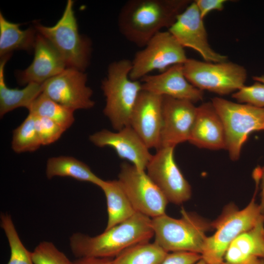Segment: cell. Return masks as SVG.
<instances>
[{"label": "cell", "mask_w": 264, "mask_h": 264, "mask_svg": "<svg viewBox=\"0 0 264 264\" xmlns=\"http://www.w3.org/2000/svg\"><path fill=\"white\" fill-rule=\"evenodd\" d=\"M34 264H73L66 256L48 242H40L31 252Z\"/></svg>", "instance_id": "obj_29"}, {"label": "cell", "mask_w": 264, "mask_h": 264, "mask_svg": "<svg viewBox=\"0 0 264 264\" xmlns=\"http://www.w3.org/2000/svg\"><path fill=\"white\" fill-rule=\"evenodd\" d=\"M117 180L136 212L151 219L165 214L169 201L145 171L123 162Z\"/></svg>", "instance_id": "obj_10"}, {"label": "cell", "mask_w": 264, "mask_h": 264, "mask_svg": "<svg viewBox=\"0 0 264 264\" xmlns=\"http://www.w3.org/2000/svg\"><path fill=\"white\" fill-rule=\"evenodd\" d=\"M188 141L198 148L225 149L223 125L212 102L203 103L197 108Z\"/></svg>", "instance_id": "obj_19"}, {"label": "cell", "mask_w": 264, "mask_h": 264, "mask_svg": "<svg viewBox=\"0 0 264 264\" xmlns=\"http://www.w3.org/2000/svg\"><path fill=\"white\" fill-rule=\"evenodd\" d=\"M224 261L230 264H264V222L236 238L229 246Z\"/></svg>", "instance_id": "obj_20"}, {"label": "cell", "mask_w": 264, "mask_h": 264, "mask_svg": "<svg viewBox=\"0 0 264 264\" xmlns=\"http://www.w3.org/2000/svg\"><path fill=\"white\" fill-rule=\"evenodd\" d=\"M154 236L152 219L136 212L129 219L95 237L76 233L70 238L73 254L82 257L115 258L134 245Z\"/></svg>", "instance_id": "obj_2"}, {"label": "cell", "mask_w": 264, "mask_h": 264, "mask_svg": "<svg viewBox=\"0 0 264 264\" xmlns=\"http://www.w3.org/2000/svg\"><path fill=\"white\" fill-rule=\"evenodd\" d=\"M195 264H208L201 258L200 260H199L198 262H197Z\"/></svg>", "instance_id": "obj_37"}, {"label": "cell", "mask_w": 264, "mask_h": 264, "mask_svg": "<svg viewBox=\"0 0 264 264\" xmlns=\"http://www.w3.org/2000/svg\"><path fill=\"white\" fill-rule=\"evenodd\" d=\"M99 187L107 201L108 221L105 230L127 220L136 213L118 180H103Z\"/></svg>", "instance_id": "obj_22"}, {"label": "cell", "mask_w": 264, "mask_h": 264, "mask_svg": "<svg viewBox=\"0 0 264 264\" xmlns=\"http://www.w3.org/2000/svg\"><path fill=\"white\" fill-rule=\"evenodd\" d=\"M34 50L32 63L26 69L18 73V81L21 84L30 83L42 84L67 67L55 47L38 32Z\"/></svg>", "instance_id": "obj_18"}, {"label": "cell", "mask_w": 264, "mask_h": 264, "mask_svg": "<svg viewBox=\"0 0 264 264\" xmlns=\"http://www.w3.org/2000/svg\"><path fill=\"white\" fill-rule=\"evenodd\" d=\"M179 219L166 214L152 219L154 242L167 252H189L201 255L207 238L212 228L211 222L184 208Z\"/></svg>", "instance_id": "obj_5"}, {"label": "cell", "mask_w": 264, "mask_h": 264, "mask_svg": "<svg viewBox=\"0 0 264 264\" xmlns=\"http://www.w3.org/2000/svg\"><path fill=\"white\" fill-rule=\"evenodd\" d=\"M168 31L181 46L196 51L205 62L227 61V56L215 51L211 47L203 19L195 1H192L178 15Z\"/></svg>", "instance_id": "obj_13"}, {"label": "cell", "mask_w": 264, "mask_h": 264, "mask_svg": "<svg viewBox=\"0 0 264 264\" xmlns=\"http://www.w3.org/2000/svg\"><path fill=\"white\" fill-rule=\"evenodd\" d=\"M232 96L239 103L264 108V84L256 82L252 85L244 86L233 93Z\"/></svg>", "instance_id": "obj_31"}, {"label": "cell", "mask_w": 264, "mask_h": 264, "mask_svg": "<svg viewBox=\"0 0 264 264\" xmlns=\"http://www.w3.org/2000/svg\"><path fill=\"white\" fill-rule=\"evenodd\" d=\"M38 32L36 29L20 28V24L7 20L0 13V56L10 55L16 50L30 51L34 49Z\"/></svg>", "instance_id": "obj_23"}, {"label": "cell", "mask_w": 264, "mask_h": 264, "mask_svg": "<svg viewBox=\"0 0 264 264\" xmlns=\"http://www.w3.org/2000/svg\"><path fill=\"white\" fill-rule=\"evenodd\" d=\"M84 71L66 67L63 71L42 84V93L57 103L75 111L92 108L93 91L87 86Z\"/></svg>", "instance_id": "obj_12"}, {"label": "cell", "mask_w": 264, "mask_h": 264, "mask_svg": "<svg viewBox=\"0 0 264 264\" xmlns=\"http://www.w3.org/2000/svg\"><path fill=\"white\" fill-rule=\"evenodd\" d=\"M168 252L155 242L131 246L113 258L112 264H160Z\"/></svg>", "instance_id": "obj_25"}, {"label": "cell", "mask_w": 264, "mask_h": 264, "mask_svg": "<svg viewBox=\"0 0 264 264\" xmlns=\"http://www.w3.org/2000/svg\"><path fill=\"white\" fill-rule=\"evenodd\" d=\"M0 226L7 238L10 249V259L7 264H34L31 252L21 242L10 215L1 214Z\"/></svg>", "instance_id": "obj_28"}, {"label": "cell", "mask_w": 264, "mask_h": 264, "mask_svg": "<svg viewBox=\"0 0 264 264\" xmlns=\"http://www.w3.org/2000/svg\"><path fill=\"white\" fill-rule=\"evenodd\" d=\"M261 171L262 172H264V166L263 168L261 169Z\"/></svg>", "instance_id": "obj_39"}, {"label": "cell", "mask_w": 264, "mask_h": 264, "mask_svg": "<svg viewBox=\"0 0 264 264\" xmlns=\"http://www.w3.org/2000/svg\"><path fill=\"white\" fill-rule=\"evenodd\" d=\"M11 55L1 58L0 63V116L20 107L28 109L42 93V84L30 83L22 89L8 88L5 82L4 66Z\"/></svg>", "instance_id": "obj_21"}, {"label": "cell", "mask_w": 264, "mask_h": 264, "mask_svg": "<svg viewBox=\"0 0 264 264\" xmlns=\"http://www.w3.org/2000/svg\"><path fill=\"white\" fill-rule=\"evenodd\" d=\"M202 19L213 10L222 11L226 0H196L194 1Z\"/></svg>", "instance_id": "obj_33"}, {"label": "cell", "mask_w": 264, "mask_h": 264, "mask_svg": "<svg viewBox=\"0 0 264 264\" xmlns=\"http://www.w3.org/2000/svg\"><path fill=\"white\" fill-rule=\"evenodd\" d=\"M261 179V188L262 190V192H261L262 202L261 203V204L262 206V207L264 208V172H262Z\"/></svg>", "instance_id": "obj_35"}, {"label": "cell", "mask_w": 264, "mask_h": 264, "mask_svg": "<svg viewBox=\"0 0 264 264\" xmlns=\"http://www.w3.org/2000/svg\"><path fill=\"white\" fill-rule=\"evenodd\" d=\"M201 259L198 253L189 252H169L160 264H195Z\"/></svg>", "instance_id": "obj_32"}, {"label": "cell", "mask_w": 264, "mask_h": 264, "mask_svg": "<svg viewBox=\"0 0 264 264\" xmlns=\"http://www.w3.org/2000/svg\"><path fill=\"white\" fill-rule=\"evenodd\" d=\"M256 193L244 208L239 210L230 204L211 222L215 233L207 237L201 253V258L208 264H221L229 246L236 238L264 222V209L255 202Z\"/></svg>", "instance_id": "obj_3"}, {"label": "cell", "mask_w": 264, "mask_h": 264, "mask_svg": "<svg viewBox=\"0 0 264 264\" xmlns=\"http://www.w3.org/2000/svg\"><path fill=\"white\" fill-rule=\"evenodd\" d=\"M183 67L186 78L192 85L220 95L240 89L247 77L244 67L231 62L212 63L188 58Z\"/></svg>", "instance_id": "obj_8"}, {"label": "cell", "mask_w": 264, "mask_h": 264, "mask_svg": "<svg viewBox=\"0 0 264 264\" xmlns=\"http://www.w3.org/2000/svg\"><path fill=\"white\" fill-rule=\"evenodd\" d=\"M163 96L142 90L130 120V126L149 149L160 148Z\"/></svg>", "instance_id": "obj_16"}, {"label": "cell", "mask_w": 264, "mask_h": 264, "mask_svg": "<svg viewBox=\"0 0 264 264\" xmlns=\"http://www.w3.org/2000/svg\"><path fill=\"white\" fill-rule=\"evenodd\" d=\"M42 146L35 127V116L29 113L13 131L12 148L17 153L34 152Z\"/></svg>", "instance_id": "obj_27"}, {"label": "cell", "mask_w": 264, "mask_h": 264, "mask_svg": "<svg viewBox=\"0 0 264 264\" xmlns=\"http://www.w3.org/2000/svg\"><path fill=\"white\" fill-rule=\"evenodd\" d=\"M197 108L190 101L163 96L160 148H175L189 140Z\"/></svg>", "instance_id": "obj_14"}, {"label": "cell", "mask_w": 264, "mask_h": 264, "mask_svg": "<svg viewBox=\"0 0 264 264\" xmlns=\"http://www.w3.org/2000/svg\"><path fill=\"white\" fill-rule=\"evenodd\" d=\"M221 264H229V263L224 261Z\"/></svg>", "instance_id": "obj_38"}, {"label": "cell", "mask_w": 264, "mask_h": 264, "mask_svg": "<svg viewBox=\"0 0 264 264\" xmlns=\"http://www.w3.org/2000/svg\"><path fill=\"white\" fill-rule=\"evenodd\" d=\"M34 116L36 129L42 145L55 142L66 131L59 124L48 118Z\"/></svg>", "instance_id": "obj_30"}, {"label": "cell", "mask_w": 264, "mask_h": 264, "mask_svg": "<svg viewBox=\"0 0 264 264\" xmlns=\"http://www.w3.org/2000/svg\"><path fill=\"white\" fill-rule=\"evenodd\" d=\"M89 139L98 147L112 148L120 158L129 161L140 170L145 171L153 156L131 126L115 132L104 129L90 135Z\"/></svg>", "instance_id": "obj_15"}, {"label": "cell", "mask_w": 264, "mask_h": 264, "mask_svg": "<svg viewBox=\"0 0 264 264\" xmlns=\"http://www.w3.org/2000/svg\"><path fill=\"white\" fill-rule=\"evenodd\" d=\"M29 113L48 118L62 126L66 130L74 121V110L52 100L42 93L28 109Z\"/></svg>", "instance_id": "obj_26"}, {"label": "cell", "mask_w": 264, "mask_h": 264, "mask_svg": "<svg viewBox=\"0 0 264 264\" xmlns=\"http://www.w3.org/2000/svg\"><path fill=\"white\" fill-rule=\"evenodd\" d=\"M46 175L48 179L56 176L70 177L79 181L90 182L98 187L103 180L86 163L68 156L49 158L46 163Z\"/></svg>", "instance_id": "obj_24"}, {"label": "cell", "mask_w": 264, "mask_h": 264, "mask_svg": "<svg viewBox=\"0 0 264 264\" xmlns=\"http://www.w3.org/2000/svg\"><path fill=\"white\" fill-rule=\"evenodd\" d=\"M112 258L97 257H82L73 262V264H112Z\"/></svg>", "instance_id": "obj_34"}, {"label": "cell", "mask_w": 264, "mask_h": 264, "mask_svg": "<svg viewBox=\"0 0 264 264\" xmlns=\"http://www.w3.org/2000/svg\"><path fill=\"white\" fill-rule=\"evenodd\" d=\"M252 78L256 82H259L264 84V75L253 76Z\"/></svg>", "instance_id": "obj_36"}, {"label": "cell", "mask_w": 264, "mask_h": 264, "mask_svg": "<svg viewBox=\"0 0 264 264\" xmlns=\"http://www.w3.org/2000/svg\"><path fill=\"white\" fill-rule=\"evenodd\" d=\"M211 102L223 125L225 149L231 160H237L249 134L264 130V108L220 97H214Z\"/></svg>", "instance_id": "obj_7"}, {"label": "cell", "mask_w": 264, "mask_h": 264, "mask_svg": "<svg viewBox=\"0 0 264 264\" xmlns=\"http://www.w3.org/2000/svg\"><path fill=\"white\" fill-rule=\"evenodd\" d=\"M192 2L190 0H128L119 13V31L131 43L144 47L162 29H169Z\"/></svg>", "instance_id": "obj_1"}, {"label": "cell", "mask_w": 264, "mask_h": 264, "mask_svg": "<svg viewBox=\"0 0 264 264\" xmlns=\"http://www.w3.org/2000/svg\"><path fill=\"white\" fill-rule=\"evenodd\" d=\"M73 4V0H67L62 17L53 26L37 23L35 27L57 49L67 67L84 71L90 61L91 42L79 32Z\"/></svg>", "instance_id": "obj_6"}, {"label": "cell", "mask_w": 264, "mask_h": 264, "mask_svg": "<svg viewBox=\"0 0 264 264\" xmlns=\"http://www.w3.org/2000/svg\"><path fill=\"white\" fill-rule=\"evenodd\" d=\"M132 61L123 59L110 64L101 88L106 97L103 112L113 128L119 131L130 126L133 109L142 90L140 80L130 77Z\"/></svg>", "instance_id": "obj_4"}, {"label": "cell", "mask_w": 264, "mask_h": 264, "mask_svg": "<svg viewBox=\"0 0 264 264\" xmlns=\"http://www.w3.org/2000/svg\"><path fill=\"white\" fill-rule=\"evenodd\" d=\"M142 90L193 103L201 101L203 91L192 85L186 78L183 64L173 65L156 75H147L140 80Z\"/></svg>", "instance_id": "obj_17"}, {"label": "cell", "mask_w": 264, "mask_h": 264, "mask_svg": "<svg viewBox=\"0 0 264 264\" xmlns=\"http://www.w3.org/2000/svg\"><path fill=\"white\" fill-rule=\"evenodd\" d=\"M143 48L132 61L130 77L133 80H140L154 70L162 72L188 59L184 48L168 31L157 33Z\"/></svg>", "instance_id": "obj_9"}, {"label": "cell", "mask_w": 264, "mask_h": 264, "mask_svg": "<svg viewBox=\"0 0 264 264\" xmlns=\"http://www.w3.org/2000/svg\"><path fill=\"white\" fill-rule=\"evenodd\" d=\"M174 147H163L148 164L147 174L169 202L180 204L190 199L191 187L177 165Z\"/></svg>", "instance_id": "obj_11"}]
</instances>
